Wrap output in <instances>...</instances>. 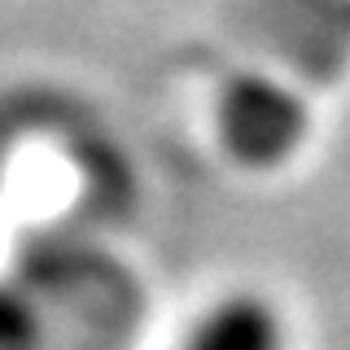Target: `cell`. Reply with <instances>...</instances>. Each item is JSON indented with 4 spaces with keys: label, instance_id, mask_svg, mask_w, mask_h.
<instances>
[{
    "label": "cell",
    "instance_id": "6da1fadb",
    "mask_svg": "<svg viewBox=\"0 0 350 350\" xmlns=\"http://www.w3.org/2000/svg\"><path fill=\"white\" fill-rule=\"evenodd\" d=\"M302 105L289 88L276 79H241L228 88L224 109H219V127L237 158L245 162H276L284 158L302 136Z\"/></svg>",
    "mask_w": 350,
    "mask_h": 350
},
{
    "label": "cell",
    "instance_id": "3957f363",
    "mask_svg": "<svg viewBox=\"0 0 350 350\" xmlns=\"http://www.w3.org/2000/svg\"><path fill=\"white\" fill-rule=\"evenodd\" d=\"M0 350H40L36 320L9 293H0Z\"/></svg>",
    "mask_w": 350,
    "mask_h": 350
},
{
    "label": "cell",
    "instance_id": "7a4b0ae2",
    "mask_svg": "<svg viewBox=\"0 0 350 350\" xmlns=\"http://www.w3.org/2000/svg\"><path fill=\"white\" fill-rule=\"evenodd\" d=\"M284 320L271 302L254 293H237L202 315L189 350H284Z\"/></svg>",
    "mask_w": 350,
    "mask_h": 350
}]
</instances>
